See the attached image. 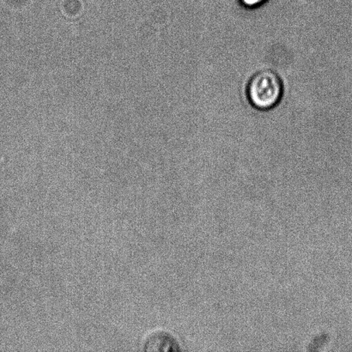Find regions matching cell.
Wrapping results in <instances>:
<instances>
[{"label":"cell","mask_w":352,"mask_h":352,"mask_svg":"<svg viewBox=\"0 0 352 352\" xmlns=\"http://www.w3.org/2000/svg\"><path fill=\"white\" fill-rule=\"evenodd\" d=\"M246 91L251 106L261 111H268L281 102L284 85L274 71L261 70L248 80Z\"/></svg>","instance_id":"1"},{"label":"cell","mask_w":352,"mask_h":352,"mask_svg":"<svg viewBox=\"0 0 352 352\" xmlns=\"http://www.w3.org/2000/svg\"><path fill=\"white\" fill-rule=\"evenodd\" d=\"M143 349L146 351H178V342L171 334L157 331L151 333L144 341Z\"/></svg>","instance_id":"2"},{"label":"cell","mask_w":352,"mask_h":352,"mask_svg":"<svg viewBox=\"0 0 352 352\" xmlns=\"http://www.w3.org/2000/svg\"><path fill=\"white\" fill-rule=\"evenodd\" d=\"M137 34L141 41L151 44L157 39L158 29L151 21H142L137 26Z\"/></svg>","instance_id":"3"},{"label":"cell","mask_w":352,"mask_h":352,"mask_svg":"<svg viewBox=\"0 0 352 352\" xmlns=\"http://www.w3.org/2000/svg\"><path fill=\"white\" fill-rule=\"evenodd\" d=\"M170 19V14L163 7H155L151 10L149 20L157 26H163Z\"/></svg>","instance_id":"4"},{"label":"cell","mask_w":352,"mask_h":352,"mask_svg":"<svg viewBox=\"0 0 352 352\" xmlns=\"http://www.w3.org/2000/svg\"><path fill=\"white\" fill-rule=\"evenodd\" d=\"M241 3L247 7H256L263 3L265 0H241Z\"/></svg>","instance_id":"5"}]
</instances>
